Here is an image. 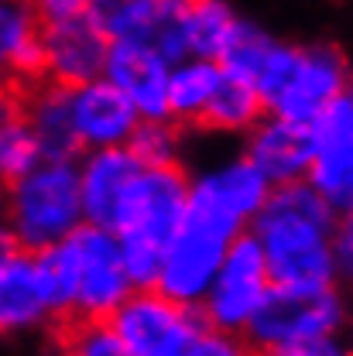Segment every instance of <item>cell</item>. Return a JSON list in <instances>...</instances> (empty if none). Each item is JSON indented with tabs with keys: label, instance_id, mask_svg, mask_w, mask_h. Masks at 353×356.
Instances as JSON below:
<instances>
[{
	"label": "cell",
	"instance_id": "6da1fadb",
	"mask_svg": "<svg viewBox=\"0 0 353 356\" xmlns=\"http://www.w3.org/2000/svg\"><path fill=\"white\" fill-rule=\"evenodd\" d=\"M251 236L265 250L274 284H340V213L309 181L274 185L261 213L251 222Z\"/></svg>",
	"mask_w": 353,
	"mask_h": 356
},
{
	"label": "cell",
	"instance_id": "7a4b0ae2",
	"mask_svg": "<svg viewBox=\"0 0 353 356\" xmlns=\"http://www.w3.org/2000/svg\"><path fill=\"white\" fill-rule=\"evenodd\" d=\"M42 257L48 264L65 322L113 318V312L137 291L117 229L83 222L69 240L45 250Z\"/></svg>",
	"mask_w": 353,
	"mask_h": 356
},
{
	"label": "cell",
	"instance_id": "3957f363",
	"mask_svg": "<svg viewBox=\"0 0 353 356\" xmlns=\"http://www.w3.org/2000/svg\"><path fill=\"white\" fill-rule=\"evenodd\" d=\"M86 222L79 158H45L3 188V243L45 254Z\"/></svg>",
	"mask_w": 353,
	"mask_h": 356
},
{
	"label": "cell",
	"instance_id": "277c9868",
	"mask_svg": "<svg viewBox=\"0 0 353 356\" xmlns=\"http://www.w3.org/2000/svg\"><path fill=\"white\" fill-rule=\"evenodd\" d=\"M189 185L192 178L182 165H144L141 178L134 181L117 222V236L137 288H151L158 281L162 261L189 213Z\"/></svg>",
	"mask_w": 353,
	"mask_h": 356
},
{
	"label": "cell",
	"instance_id": "5b68a950",
	"mask_svg": "<svg viewBox=\"0 0 353 356\" xmlns=\"http://www.w3.org/2000/svg\"><path fill=\"white\" fill-rule=\"evenodd\" d=\"M254 86L265 96L267 113L312 124L322 110L353 89L347 55L329 42H274Z\"/></svg>",
	"mask_w": 353,
	"mask_h": 356
},
{
	"label": "cell",
	"instance_id": "8992f818",
	"mask_svg": "<svg viewBox=\"0 0 353 356\" xmlns=\"http://www.w3.org/2000/svg\"><path fill=\"white\" fill-rule=\"evenodd\" d=\"M189 178H192V185H189V213L185 216L206 222L233 240L251 233V222L274 188L244 151L217 154V158L203 161L199 168H192Z\"/></svg>",
	"mask_w": 353,
	"mask_h": 356
},
{
	"label": "cell",
	"instance_id": "52a82bcc",
	"mask_svg": "<svg viewBox=\"0 0 353 356\" xmlns=\"http://www.w3.org/2000/svg\"><path fill=\"white\" fill-rule=\"evenodd\" d=\"M347 322H350V305L340 284H319V288L274 284L244 336L258 353H271L278 346L306 339L343 336Z\"/></svg>",
	"mask_w": 353,
	"mask_h": 356
},
{
	"label": "cell",
	"instance_id": "ba28073f",
	"mask_svg": "<svg viewBox=\"0 0 353 356\" xmlns=\"http://www.w3.org/2000/svg\"><path fill=\"white\" fill-rule=\"evenodd\" d=\"M110 322L134 356H189L196 339L206 332L199 305H185L155 284L137 288Z\"/></svg>",
	"mask_w": 353,
	"mask_h": 356
},
{
	"label": "cell",
	"instance_id": "9c48e42d",
	"mask_svg": "<svg viewBox=\"0 0 353 356\" xmlns=\"http://www.w3.org/2000/svg\"><path fill=\"white\" fill-rule=\"evenodd\" d=\"M271 288H274V277H271V267L265 261V250L258 247V240L251 233H244L230 247V254L223 257L210 291L199 302V312H203L210 329L244 336L251 329L254 315L267 302Z\"/></svg>",
	"mask_w": 353,
	"mask_h": 356
},
{
	"label": "cell",
	"instance_id": "30bf717a",
	"mask_svg": "<svg viewBox=\"0 0 353 356\" xmlns=\"http://www.w3.org/2000/svg\"><path fill=\"white\" fill-rule=\"evenodd\" d=\"M55 322H65L58 295L42 254L3 243L0 250V329L10 339L48 332Z\"/></svg>",
	"mask_w": 353,
	"mask_h": 356
},
{
	"label": "cell",
	"instance_id": "8fae6325",
	"mask_svg": "<svg viewBox=\"0 0 353 356\" xmlns=\"http://www.w3.org/2000/svg\"><path fill=\"white\" fill-rule=\"evenodd\" d=\"M237 240L220 233V229H213V226H206V222L185 216L178 236L172 240V247L162 261L155 288H162L165 295H172L185 305H199L203 295L210 291L217 270H220L223 257L230 254V247Z\"/></svg>",
	"mask_w": 353,
	"mask_h": 356
},
{
	"label": "cell",
	"instance_id": "7c38bea8",
	"mask_svg": "<svg viewBox=\"0 0 353 356\" xmlns=\"http://www.w3.org/2000/svg\"><path fill=\"white\" fill-rule=\"evenodd\" d=\"M312 131L315 158L306 181L343 216L353 206V92L322 110L312 120Z\"/></svg>",
	"mask_w": 353,
	"mask_h": 356
},
{
	"label": "cell",
	"instance_id": "4fadbf2b",
	"mask_svg": "<svg viewBox=\"0 0 353 356\" xmlns=\"http://www.w3.org/2000/svg\"><path fill=\"white\" fill-rule=\"evenodd\" d=\"M113 38L96 14L48 24L45 35V79L62 86H83L107 72Z\"/></svg>",
	"mask_w": 353,
	"mask_h": 356
},
{
	"label": "cell",
	"instance_id": "5bb4252c",
	"mask_svg": "<svg viewBox=\"0 0 353 356\" xmlns=\"http://www.w3.org/2000/svg\"><path fill=\"white\" fill-rule=\"evenodd\" d=\"M244 154L258 165V172L271 185L306 181L315 158V131L306 120L265 113L258 127L244 137Z\"/></svg>",
	"mask_w": 353,
	"mask_h": 356
},
{
	"label": "cell",
	"instance_id": "9a60e30c",
	"mask_svg": "<svg viewBox=\"0 0 353 356\" xmlns=\"http://www.w3.org/2000/svg\"><path fill=\"white\" fill-rule=\"evenodd\" d=\"M175 62L151 42H113L107 79L127 92L144 120H168V83Z\"/></svg>",
	"mask_w": 353,
	"mask_h": 356
},
{
	"label": "cell",
	"instance_id": "2e32d148",
	"mask_svg": "<svg viewBox=\"0 0 353 356\" xmlns=\"http://www.w3.org/2000/svg\"><path fill=\"white\" fill-rule=\"evenodd\" d=\"M72 117H76V134L83 151L131 147L137 127L144 124L141 110L127 99V92L117 89L107 76L72 86Z\"/></svg>",
	"mask_w": 353,
	"mask_h": 356
},
{
	"label": "cell",
	"instance_id": "e0dca14e",
	"mask_svg": "<svg viewBox=\"0 0 353 356\" xmlns=\"http://www.w3.org/2000/svg\"><path fill=\"white\" fill-rule=\"evenodd\" d=\"M144 172V161L131 147H96L79 154V181H83V206L86 222L117 229L120 213L127 206L134 181Z\"/></svg>",
	"mask_w": 353,
	"mask_h": 356
},
{
	"label": "cell",
	"instance_id": "ac0fdd59",
	"mask_svg": "<svg viewBox=\"0 0 353 356\" xmlns=\"http://www.w3.org/2000/svg\"><path fill=\"white\" fill-rule=\"evenodd\" d=\"M189 0H96L93 14L113 42H151L178 62V21Z\"/></svg>",
	"mask_w": 353,
	"mask_h": 356
},
{
	"label": "cell",
	"instance_id": "d6986e66",
	"mask_svg": "<svg viewBox=\"0 0 353 356\" xmlns=\"http://www.w3.org/2000/svg\"><path fill=\"white\" fill-rule=\"evenodd\" d=\"M14 103L24 113V120L31 124L45 158H79L83 154L76 117H72V86L35 79L28 86H17Z\"/></svg>",
	"mask_w": 353,
	"mask_h": 356
},
{
	"label": "cell",
	"instance_id": "ffe728a7",
	"mask_svg": "<svg viewBox=\"0 0 353 356\" xmlns=\"http://www.w3.org/2000/svg\"><path fill=\"white\" fill-rule=\"evenodd\" d=\"M45 35L48 24L31 0H0V65L17 86L45 79Z\"/></svg>",
	"mask_w": 353,
	"mask_h": 356
},
{
	"label": "cell",
	"instance_id": "44dd1931",
	"mask_svg": "<svg viewBox=\"0 0 353 356\" xmlns=\"http://www.w3.org/2000/svg\"><path fill=\"white\" fill-rule=\"evenodd\" d=\"M240 14L230 0H189L178 21V62L182 58H213L220 62L226 42L233 38Z\"/></svg>",
	"mask_w": 353,
	"mask_h": 356
},
{
	"label": "cell",
	"instance_id": "7402d4cb",
	"mask_svg": "<svg viewBox=\"0 0 353 356\" xmlns=\"http://www.w3.org/2000/svg\"><path fill=\"white\" fill-rule=\"evenodd\" d=\"M267 113L265 96L251 79H240L233 72H223L220 86L210 99V110L199 124V131H210L217 137H247L258 127V120Z\"/></svg>",
	"mask_w": 353,
	"mask_h": 356
},
{
	"label": "cell",
	"instance_id": "603a6c76",
	"mask_svg": "<svg viewBox=\"0 0 353 356\" xmlns=\"http://www.w3.org/2000/svg\"><path fill=\"white\" fill-rule=\"evenodd\" d=\"M223 79V65L213 58H182L172 69L168 83V120L178 127H199L210 99Z\"/></svg>",
	"mask_w": 353,
	"mask_h": 356
},
{
	"label": "cell",
	"instance_id": "cb8c5ba5",
	"mask_svg": "<svg viewBox=\"0 0 353 356\" xmlns=\"http://www.w3.org/2000/svg\"><path fill=\"white\" fill-rule=\"evenodd\" d=\"M38 161H45L42 144L10 96L3 103V113H0V172H3V181L31 172Z\"/></svg>",
	"mask_w": 353,
	"mask_h": 356
},
{
	"label": "cell",
	"instance_id": "d4e9b609",
	"mask_svg": "<svg viewBox=\"0 0 353 356\" xmlns=\"http://www.w3.org/2000/svg\"><path fill=\"white\" fill-rule=\"evenodd\" d=\"M274 42H278V38H274L271 31H265L261 24H254V21H247V17H240L233 38L226 42V48H223V55H220L223 72H233V76H240V79L258 83V76H261V69H265Z\"/></svg>",
	"mask_w": 353,
	"mask_h": 356
},
{
	"label": "cell",
	"instance_id": "484cf974",
	"mask_svg": "<svg viewBox=\"0 0 353 356\" xmlns=\"http://www.w3.org/2000/svg\"><path fill=\"white\" fill-rule=\"evenodd\" d=\"M62 356H134L110 318H72L58 336Z\"/></svg>",
	"mask_w": 353,
	"mask_h": 356
},
{
	"label": "cell",
	"instance_id": "4316f807",
	"mask_svg": "<svg viewBox=\"0 0 353 356\" xmlns=\"http://www.w3.org/2000/svg\"><path fill=\"white\" fill-rule=\"evenodd\" d=\"M182 131L175 120H144L131 140V151L144 165H178L182 161Z\"/></svg>",
	"mask_w": 353,
	"mask_h": 356
},
{
	"label": "cell",
	"instance_id": "83f0119b",
	"mask_svg": "<svg viewBox=\"0 0 353 356\" xmlns=\"http://www.w3.org/2000/svg\"><path fill=\"white\" fill-rule=\"evenodd\" d=\"M189 356H261L247 336L240 332H223V329H210L196 339V346L189 350Z\"/></svg>",
	"mask_w": 353,
	"mask_h": 356
},
{
	"label": "cell",
	"instance_id": "f1b7e54d",
	"mask_svg": "<svg viewBox=\"0 0 353 356\" xmlns=\"http://www.w3.org/2000/svg\"><path fill=\"white\" fill-rule=\"evenodd\" d=\"M261 356H353V346L343 336H322V339H306V343L278 346V350L261 353Z\"/></svg>",
	"mask_w": 353,
	"mask_h": 356
},
{
	"label": "cell",
	"instance_id": "f546056e",
	"mask_svg": "<svg viewBox=\"0 0 353 356\" xmlns=\"http://www.w3.org/2000/svg\"><path fill=\"white\" fill-rule=\"evenodd\" d=\"M35 10L45 17V24H58V21H72V17H83L93 14L96 0H31Z\"/></svg>",
	"mask_w": 353,
	"mask_h": 356
},
{
	"label": "cell",
	"instance_id": "4dcf8cb0",
	"mask_svg": "<svg viewBox=\"0 0 353 356\" xmlns=\"http://www.w3.org/2000/svg\"><path fill=\"white\" fill-rule=\"evenodd\" d=\"M336 264H340V284H353V206L343 213V216H340Z\"/></svg>",
	"mask_w": 353,
	"mask_h": 356
},
{
	"label": "cell",
	"instance_id": "1f68e13d",
	"mask_svg": "<svg viewBox=\"0 0 353 356\" xmlns=\"http://www.w3.org/2000/svg\"><path fill=\"white\" fill-rule=\"evenodd\" d=\"M55 356H62V353H55Z\"/></svg>",
	"mask_w": 353,
	"mask_h": 356
},
{
	"label": "cell",
	"instance_id": "d6a6232c",
	"mask_svg": "<svg viewBox=\"0 0 353 356\" xmlns=\"http://www.w3.org/2000/svg\"><path fill=\"white\" fill-rule=\"evenodd\" d=\"M350 92H353V89H350Z\"/></svg>",
	"mask_w": 353,
	"mask_h": 356
}]
</instances>
